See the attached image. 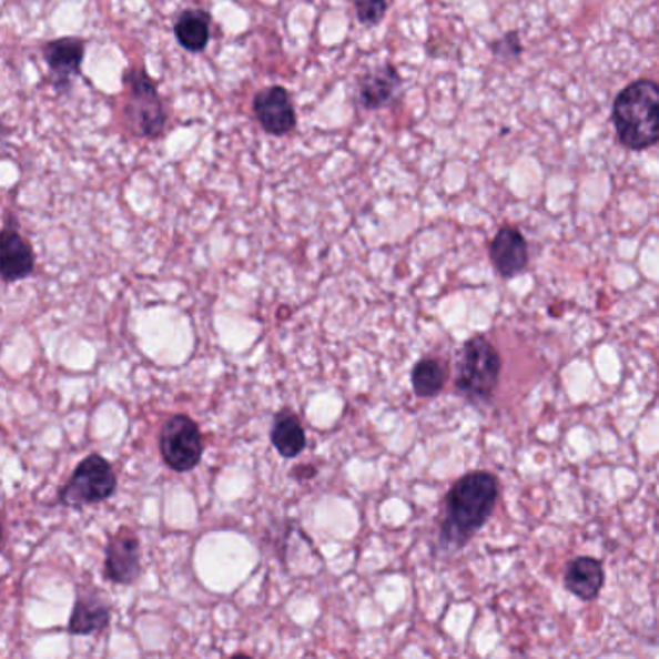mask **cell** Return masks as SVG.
I'll return each instance as SVG.
<instances>
[{
  "instance_id": "cell-11",
  "label": "cell",
  "mask_w": 659,
  "mask_h": 659,
  "mask_svg": "<svg viewBox=\"0 0 659 659\" xmlns=\"http://www.w3.org/2000/svg\"><path fill=\"white\" fill-rule=\"evenodd\" d=\"M489 255L501 277H517L528 265V244L518 229L503 226L501 231L495 234L489 246Z\"/></svg>"
},
{
  "instance_id": "cell-3",
  "label": "cell",
  "mask_w": 659,
  "mask_h": 659,
  "mask_svg": "<svg viewBox=\"0 0 659 659\" xmlns=\"http://www.w3.org/2000/svg\"><path fill=\"white\" fill-rule=\"evenodd\" d=\"M501 377V356L484 335L468 338L457 362L455 387L470 403H487Z\"/></svg>"
},
{
  "instance_id": "cell-8",
  "label": "cell",
  "mask_w": 659,
  "mask_h": 659,
  "mask_svg": "<svg viewBox=\"0 0 659 659\" xmlns=\"http://www.w3.org/2000/svg\"><path fill=\"white\" fill-rule=\"evenodd\" d=\"M254 114L263 132L270 135L291 134L296 128L294 101L283 85H270L257 91L254 98Z\"/></svg>"
},
{
  "instance_id": "cell-5",
  "label": "cell",
  "mask_w": 659,
  "mask_h": 659,
  "mask_svg": "<svg viewBox=\"0 0 659 659\" xmlns=\"http://www.w3.org/2000/svg\"><path fill=\"white\" fill-rule=\"evenodd\" d=\"M114 489L116 474L113 466L101 455L93 453L75 466L70 479L60 487L59 501L70 509H82L88 505L107 501L114 494Z\"/></svg>"
},
{
  "instance_id": "cell-14",
  "label": "cell",
  "mask_w": 659,
  "mask_h": 659,
  "mask_svg": "<svg viewBox=\"0 0 659 659\" xmlns=\"http://www.w3.org/2000/svg\"><path fill=\"white\" fill-rule=\"evenodd\" d=\"M562 582L572 596L582 601H592L598 598L606 582L604 565L594 557H577L567 565Z\"/></svg>"
},
{
  "instance_id": "cell-12",
  "label": "cell",
  "mask_w": 659,
  "mask_h": 659,
  "mask_svg": "<svg viewBox=\"0 0 659 659\" xmlns=\"http://www.w3.org/2000/svg\"><path fill=\"white\" fill-rule=\"evenodd\" d=\"M85 43L78 38L53 39L43 45V59L51 70L53 82L68 85L74 75L82 72Z\"/></svg>"
},
{
  "instance_id": "cell-4",
  "label": "cell",
  "mask_w": 659,
  "mask_h": 659,
  "mask_svg": "<svg viewBox=\"0 0 659 659\" xmlns=\"http://www.w3.org/2000/svg\"><path fill=\"white\" fill-rule=\"evenodd\" d=\"M124 85L128 88L124 105L128 126L145 140H158L165 134L166 111L155 80L143 68H130L124 74Z\"/></svg>"
},
{
  "instance_id": "cell-10",
  "label": "cell",
  "mask_w": 659,
  "mask_h": 659,
  "mask_svg": "<svg viewBox=\"0 0 659 659\" xmlns=\"http://www.w3.org/2000/svg\"><path fill=\"white\" fill-rule=\"evenodd\" d=\"M0 271L4 283L30 277L36 271V252L18 229L4 226L0 236Z\"/></svg>"
},
{
  "instance_id": "cell-13",
  "label": "cell",
  "mask_w": 659,
  "mask_h": 659,
  "mask_svg": "<svg viewBox=\"0 0 659 659\" xmlns=\"http://www.w3.org/2000/svg\"><path fill=\"white\" fill-rule=\"evenodd\" d=\"M111 625V606L95 590L75 598L74 609L68 622V632L75 637H88L101 632Z\"/></svg>"
},
{
  "instance_id": "cell-6",
  "label": "cell",
  "mask_w": 659,
  "mask_h": 659,
  "mask_svg": "<svg viewBox=\"0 0 659 659\" xmlns=\"http://www.w3.org/2000/svg\"><path fill=\"white\" fill-rule=\"evenodd\" d=\"M159 450L165 465L174 473L194 470L203 457L200 426L186 414H174L161 427Z\"/></svg>"
},
{
  "instance_id": "cell-9",
  "label": "cell",
  "mask_w": 659,
  "mask_h": 659,
  "mask_svg": "<svg viewBox=\"0 0 659 659\" xmlns=\"http://www.w3.org/2000/svg\"><path fill=\"white\" fill-rule=\"evenodd\" d=\"M401 85L403 80L393 64L374 68L359 78L358 90H356L358 105L366 111H379L397 98Z\"/></svg>"
},
{
  "instance_id": "cell-1",
  "label": "cell",
  "mask_w": 659,
  "mask_h": 659,
  "mask_svg": "<svg viewBox=\"0 0 659 659\" xmlns=\"http://www.w3.org/2000/svg\"><path fill=\"white\" fill-rule=\"evenodd\" d=\"M499 499V479L495 474L476 470L458 478L445 499V518L442 523L443 544L463 547L474 534L484 528L495 503Z\"/></svg>"
},
{
  "instance_id": "cell-16",
  "label": "cell",
  "mask_w": 659,
  "mask_h": 659,
  "mask_svg": "<svg viewBox=\"0 0 659 659\" xmlns=\"http://www.w3.org/2000/svg\"><path fill=\"white\" fill-rule=\"evenodd\" d=\"M271 443L281 457H298L306 449V432L300 424L298 416H294L291 410L278 413L271 427Z\"/></svg>"
},
{
  "instance_id": "cell-7",
  "label": "cell",
  "mask_w": 659,
  "mask_h": 659,
  "mask_svg": "<svg viewBox=\"0 0 659 659\" xmlns=\"http://www.w3.org/2000/svg\"><path fill=\"white\" fill-rule=\"evenodd\" d=\"M142 570V544L132 528L120 526L105 549V577L114 585H134Z\"/></svg>"
},
{
  "instance_id": "cell-2",
  "label": "cell",
  "mask_w": 659,
  "mask_h": 659,
  "mask_svg": "<svg viewBox=\"0 0 659 659\" xmlns=\"http://www.w3.org/2000/svg\"><path fill=\"white\" fill-rule=\"evenodd\" d=\"M614 124L629 150H648L659 143L658 83L638 80L627 85L615 99Z\"/></svg>"
},
{
  "instance_id": "cell-18",
  "label": "cell",
  "mask_w": 659,
  "mask_h": 659,
  "mask_svg": "<svg viewBox=\"0 0 659 659\" xmlns=\"http://www.w3.org/2000/svg\"><path fill=\"white\" fill-rule=\"evenodd\" d=\"M354 10L359 23L377 26L387 14V0H354Z\"/></svg>"
},
{
  "instance_id": "cell-15",
  "label": "cell",
  "mask_w": 659,
  "mask_h": 659,
  "mask_svg": "<svg viewBox=\"0 0 659 659\" xmlns=\"http://www.w3.org/2000/svg\"><path fill=\"white\" fill-rule=\"evenodd\" d=\"M174 38L187 53H202L203 49L210 45V14L200 8H190L180 12L174 22Z\"/></svg>"
},
{
  "instance_id": "cell-17",
  "label": "cell",
  "mask_w": 659,
  "mask_h": 659,
  "mask_svg": "<svg viewBox=\"0 0 659 659\" xmlns=\"http://www.w3.org/2000/svg\"><path fill=\"white\" fill-rule=\"evenodd\" d=\"M447 366L442 359L422 358L413 367V389L416 397L434 398L442 393L447 383Z\"/></svg>"
}]
</instances>
